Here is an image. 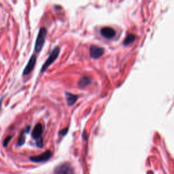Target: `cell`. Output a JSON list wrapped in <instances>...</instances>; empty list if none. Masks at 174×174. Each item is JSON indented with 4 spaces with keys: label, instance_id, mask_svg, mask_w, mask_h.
Here are the masks:
<instances>
[{
    "label": "cell",
    "instance_id": "cell-7",
    "mask_svg": "<svg viewBox=\"0 0 174 174\" xmlns=\"http://www.w3.org/2000/svg\"><path fill=\"white\" fill-rule=\"evenodd\" d=\"M36 59H37V57L35 54H33L32 56L31 57L28 63H27L24 71H23V76H25V75L29 74L32 72V70L33 69L34 67H35V63H36Z\"/></svg>",
    "mask_w": 174,
    "mask_h": 174
},
{
    "label": "cell",
    "instance_id": "cell-12",
    "mask_svg": "<svg viewBox=\"0 0 174 174\" xmlns=\"http://www.w3.org/2000/svg\"><path fill=\"white\" fill-rule=\"evenodd\" d=\"M136 37L135 35H134V34H129L125 39V40L123 41V44L125 46H127V45L133 43L134 41L136 40Z\"/></svg>",
    "mask_w": 174,
    "mask_h": 174
},
{
    "label": "cell",
    "instance_id": "cell-5",
    "mask_svg": "<svg viewBox=\"0 0 174 174\" xmlns=\"http://www.w3.org/2000/svg\"><path fill=\"white\" fill-rule=\"evenodd\" d=\"M105 50L102 47L96 45H91L89 49L90 56L94 59H98L103 56L104 54Z\"/></svg>",
    "mask_w": 174,
    "mask_h": 174
},
{
    "label": "cell",
    "instance_id": "cell-10",
    "mask_svg": "<svg viewBox=\"0 0 174 174\" xmlns=\"http://www.w3.org/2000/svg\"><path fill=\"white\" fill-rule=\"evenodd\" d=\"M31 129V126H27V128L25 129V130H23L22 133H21V136H20L18 140V143L17 145L18 146H21L22 145H23L25 144V134L28 133L29 131V130Z\"/></svg>",
    "mask_w": 174,
    "mask_h": 174
},
{
    "label": "cell",
    "instance_id": "cell-9",
    "mask_svg": "<svg viewBox=\"0 0 174 174\" xmlns=\"http://www.w3.org/2000/svg\"><path fill=\"white\" fill-rule=\"evenodd\" d=\"M65 97H66L67 103H68V105L69 106L73 105L77 101L78 98V96L77 95H74L68 92L65 93Z\"/></svg>",
    "mask_w": 174,
    "mask_h": 174
},
{
    "label": "cell",
    "instance_id": "cell-2",
    "mask_svg": "<svg viewBox=\"0 0 174 174\" xmlns=\"http://www.w3.org/2000/svg\"><path fill=\"white\" fill-rule=\"evenodd\" d=\"M46 36V29L44 28V27H42V28L39 29L36 41H35V51L36 53L40 52L41 50L42 49L44 44V42H45Z\"/></svg>",
    "mask_w": 174,
    "mask_h": 174
},
{
    "label": "cell",
    "instance_id": "cell-14",
    "mask_svg": "<svg viewBox=\"0 0 174 174\" xmlns=\"http://www.w3.org/2000/svg\"><path fill=\"white\" fill-rule=\"evenodd\" d=\"M68 128H65V129H62L60 132H59V135H61L62 136H65L67 133H68Z\"/></svg>",
    "mask_w": 174,
    "mask_h": 174
},
{
    "label": "cell",
    "instance_id": "cell-8",
    "mask_svg": "<svg viewBox=\"0 0 174 174\" xmlns=\"http://www.w3.org/2000/svg\"><path fill=\"white\" fill-rule=\"evenodd\" d=\"M100 32L102 36L107 39H111L114 38L115 36V34H116L114 29H112V27H103V28L101 29Z\"/></svg>",
    "mask_w": 174,
    "mask_h": 174
},
{
    "label": "cell",
    "instance_id": "cell-1",
    "mask_svg": "<svg viewBox=\"0 0 174 174\" xmlns=\"http://www.w3.org/2000/svg\"><path fill=\"white\" fill-rule=\"evenodd\" d=\"M60 53V48L59 46H56L54 47L53 50L52 51V53H50V54L49 55V57H48V59H46V61H45V63H44L42 68H41V73L44 72L47 69V68L52 64V63L56 60V59L58 58L59 54Z\"/></svg>",
    "mask_w": 174,
    "mask_h": 174
},
{
    "label": "cell",
    "instance_id": "cell-6",
    "mask_svg": "<svg viewBox=\"0 0 174 174\" xmlns=\"http://www.w3.org/2000/svg\"><path fill=\"white\" fill-rule=\"evenodd\" d=\"M51 156H52V152L50 150H46L41 155L30 157V160L35 163H40V162L48 161Z\"/></svg>",
    "mask_w": 174,
    "mask_h": 174
},
{
    "label": "cell",
    "instance_id": "cell-3",
    "mask_svg": "<svg viewBox=\"0 0 174 174\" xmlns=\"http://www.w3.org/2000/svg\"><path fill=\"white\" fill-rule=\"evenodd\" d=\"M43 133V126L40 123H38L35 126L32 131V137L36 141L37 146L39 148H42L43 146V141L42 135Z\"/></svg>",
    "mask_w": 174,
    "mask_h": 174
},
{
    "label": "cell",
    "instance_id": "cell-11",
    "mask_svg": "<svg viewBox=\"0 0 174 174\" xmlns=\"http://www.w3.org/2000/svg\"><path fill=\"white\" fill-rule=\"evenodd\" d=\"M91 83V80H90V78L87 76H83L78 81V86L81 87V88H84L86 86L89 85Z\"/></svg>",
    "mask_w": 174,
    "mask_h": 174
},
{
    "label": "cell",
    "instance_id": "cell-4",
    "mask_svg": "<svg viewBox=\"0 0 174 174\" xmlns=\"http://www.w3.org/2000/svg\"><path fill=\"white\" fill-rule=\"evenodd\" d=\"M54 174H75V172L70 163H63L55 167Z\"/></svg>",
    "mask_w": 174,
    "mask_h": 174
},
{
    "label": "cell",
    "instance_id": "cell-13",
    "mask_svg": "<svg viewBox=\"0 0 174 174\" xmlns=\"http://www.w3.org/2000/svg\"><path fill=\"white\" fill-rule=\"evenodd\" d=\"M11 139H12V136H8L4 140V141H3V146H4V147H7V146H8V144Z\"/></svg>",
    "mask_w": 174,
    "mask_h": 174
}]
</instances>
